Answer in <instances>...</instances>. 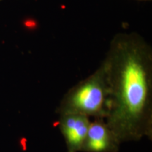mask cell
<instances>
[{
    "label": "cell",
    "instance_id": "1",
    "mask_svg": "<svg viewBox=\"0 0 152 152\" xmlns=\"http://www.w3.org/2000/svg\"><path fill=\"white\" fill-rule=\"evenodd\" d=\"M105 61L110 87L106 122L120 143L152 139V59L132 36L115 39Z\"/></svg>",
    "mask_w": 152,
    "mask_h": 152
},
{
    "label": "cell",
    "instance_id": "2",
    "mask_svg": "<svg viewBox=\"0 0 152 152\" xmlns=\"http://www.w3.org/2000/svg\"><path fill=\"white\" fill-rule=\"evenodd\" d=\"M109 96L107 65L104 60L94 73L66 93L57 107L56 113L58 115L76 113L106 119L109 112Z\"/></svg>",
    "mask_w": 152,
    "mask_h": 152
},
{
    "label": "cell",
    "instance_id": "3",
    "mask_svg": "<svg viewBox=\"0 0 152 152\" xmlns=\"http://www.w3.org/2000/svg\"><path fill=\"white\" fill-rule=\"evenodd\" d=\"M121 143L104 118H94L87 131L82 152H118Z\"/></svg>",
    "mask_w": 152,
    "mask_h": 152
},
{
    "label": "cell",
    "instance_id": "4",
    "mask_svg": "<svg viewBox=\"0 0 152 152\" xmlns=\"http://www.w3.org/2000/svg\"><path fill=\"white\" fill-rule=\"evenodd\" d=\"M90 123V118L81 114L59 115L58 128L65 140L67 152L81 151Z\"/></svg>",
    "mask_w": 152,
    "mask_h": 152
},
{
    "label": "cell",
    "instance_id": "5",
    "mask_svg": "<svg viewBox=\"0 0 152 152\" xmlns=\"http://www.w3.org/2000/svg\"><path fill=\"white\" fill-rule=\"evenodd\" d=\"M0 1H1V0H0Z\"/></svg>",
    "mask_w": 152,
    "mask_h": 152
}]
</instances>
